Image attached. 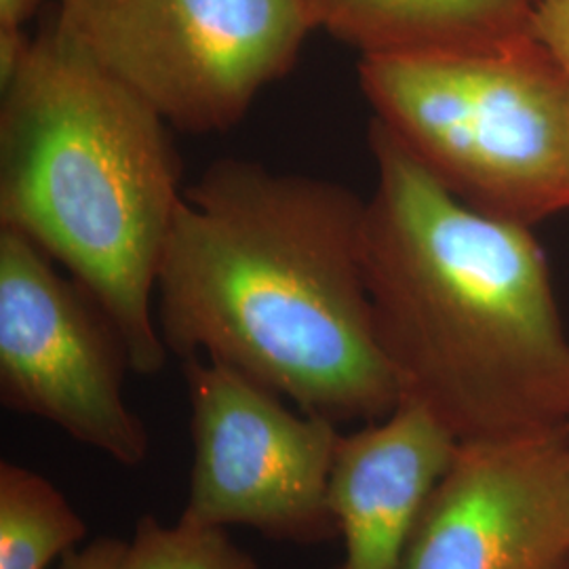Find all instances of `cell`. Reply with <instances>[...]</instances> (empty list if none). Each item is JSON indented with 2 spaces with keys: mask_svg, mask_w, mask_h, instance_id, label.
Masks as SVG:
<instances>
[{
  "mask_svg": "<svg viewBox=\"0 0 569 569\" xmlns=\"http://www.w3.org/2000/svg\"><path fill=\"white\" fill-rule=\"evenodd\" d=\"M359 82L373 121L462 203L529 228L569 211V70L533 37L361 58Z\"/></svg>",
  "mask_w": 569,
  "mask_h": 569,
  "instance_id": "obj_4",
  "label": "cell"
},
{
  "mask_svg": "<svg viewBox=\"0 0 569 569\" xmlns=\"http://www.w3.org/2000/svg\"><path fill=\"white\" fill-rule=\"evenodd\" d=\"M460 441L425 407L401 401L380 422L342 435L329 477V507L345 555L331 569H399L428 496Z\"/></svg>",
  "mask_w": 569,
  "mask_h": 569,
  "instance_id": "obj_9",
  "label": "cell"
},
{
  "mask_svg": "<svg viewBox=\"0 0 569 569\" xmlns=\"http://www.w3.org/2000/svg\"><path fill=\"white\" fill-rule=\"evenodd\" d=\"M84 536L81 515L47 477L0 462V569H47Z\"/></svg>",
  "mask_w": 569,
  "mask_h": 569,
  "instance_id": "obj_11",
  "label": "cell"
},
{
  "mask_svg": "<svg viewBox=\"0 0 569 569\" xmlns=\"http://www.w3.org/2000/svg\"><path fill=\"white\" fill-rule=\"evenodd\" d=\"M312 28L361 58L470 53L533 37L536 0H302Z\"/></svg>",
  "mask_w": 569,
  "mask_h": 569,
  "instance_id": "obj_10",
  "label": "cell"
},
{
  "mask_svg": "<svg viewBox=\"0 0 569 569\" xmlns=\"http://www.w3.org/2000/svg\"><path fill=\"white\" fill-rule=\"evenodd\" d=\"M559 569H569V559L568 561H566V563H563V566H561V568Z\"/></svg>",
  "mask_w": 569,
  "mask_h": 569,
  "instance_id": "obj_16",
  "label": "cell"
},
{
  "mask_svg": "<svg viewBox=\"0 0 569 569\" xmlns=\"http://www.w3.org/2000/svg\"><path fill=\"white\" fill-rule=\"evenodd\" d=\"M366 204L321 178L211 164L183 188L161 258L167 350L228 366L338 427L385 420L403 397L367 289Z\"/></svg>",
  "mask_w": 569,
  "mask_h": 569,
  "instance_id": "obj_1",
  "label": "cell"
},
{
  "mask_svg": "<svg viewBox=\"0 0 569 569\" xmlns=\"http://www.w3.org/2000/svg\"><path fill=\"white\" fill-rule=\"evenodd\" d=\"M0 84V226L39 244L102 308L133 373H159L169 350L152 302L183 197L167 121L51 16Z\"/></svg>",
  "mask_w": 569,
  "mask_h": 569,
  "instance_id": "obj_3",
  "label": "cell"
},
{
  "mask_svg": "<svg viewBox=\"0 0 569 569\" xmlns=\"http://www.w3.org/2000/svg\"><path fill=\"white\" fill-rule=\"evenodd\" d=\"M531 32L569 70V0H536Z\"/></svg>",
  "mask_w": 569,
  "mask_h": 569,
  "instance_id": "obj_13",
  "label": "cell"
},
{
  "mask_svg": "<svg viewBox=\"0 0 569 569\" xmlns=\"http://www.w3.org/2000/svg\"><path fill=\"white\" fill-rule=\"evenodd\" d=\"M47 2L63 0H0V32H23V23Z\"/></svg>",
  "mask_w": 569,
  "mask_h": 569,
  "instance_id": "obj_15",
  "label": "cell"
},
{
  "mask_svg": "<svg viewBox=\"0 0 569 569\" xmlns=\"http://www.w3.org/2000/svg\"><path fill=\"white\" fill-rule=\"evenodd\" d=\"M129 540L100 536L84 549L70 550L61 557L60 569H124Z\"/></svg>",
  "mask_w": 569,
  "mask_h": 569,
  "instance_id": "obj_14",
  "label": "cell"
},
{
  "mask_svg": "<svg viewBox=\"0 0 569 569\" xmlns=\"http://www.w3.org/2000/svg\"><path fill=\"white\" fill-rule=\"evenodd\" d=\"M367 143L363 268L401 401L460 443L566 430L569 338L531 228L456 199L385 124Z\"/></svg>",
  "mask_w": 569,
  "mask_h": 569,
  "instance_id": "obj_2",
  "label": "cell"
},
{
  "mask_svg": "<svg viewBox=\"0 0 569 569\" xmlns=\"http://www.w3.org/2000/svg\"><path fill=\"white\" fill-rule=\"evenodd\" d=\"M127 348L102 308L18 230L0 226V401L124 468L150 435L124 401Z\"/></svg>",
  "mask_w": 569,
  "mask_h": 569,
  "instance_id": "obj_7",
  "label": "cell"
},
{
  "mask_svg": "<svg viewBox=\"0 0 569 569\" xmlns=\"http://www.w3.org/2000/svg\"><path fill=\"white\" fill-rule=\"evenodd\" d=\"M124 569H260L258 561L234 545L224 529L192 528L178 521L164 526L142 515L129 540Z\"/></svg>",
  "mask_w": 569,
  "mask_h": 569,
  "instance_id": "obj_12",
  "label": "cell"
},
{
  "mask_svg": "<svg viewBox=\"0 0 569 569\" xmlns=\"http://www.w3.org/2000/svg\"><path fill=\"white\" fill-rule=\"evenodd\" d=\"M51 20L188 133L232 129L315 30L302 0H63Z\"/></svg>",
  "mask_w": 569,
  "mask_h": 569,
  "instance_id": "obj_5",
  "label": "cell"
},
{
  "mask_svg": "<svg viewBox=\"0 0 569 569\" xmlns=\"http://www.w3.org/2000/svg\"><path fill=\"white\" fill-rule=\"evenodd\" d=\"M568 432H569V427H568Z\"/></svg>",
  "mask_w": 569,
  "mask_h": 569,
  "instance_id": "obj_17",
  "label": "cell"
},
{
  "mask_svg": "<svg viewBox=\"0 0 569 569\" xmlns=\"http://www.w3.org/2000/svg\"><path fill=\"white\" fill-rule=\"evenodd\" d=\"M182 363L192 468L180 521L243 526L298 547L340 538L329 507L338 425L293 413L279 395L218 361L190 357Z\"/></svg>",
  "mask_w": 569,
  "mask_h": 569,
  "instance_id": "obj_6",
  "label": "cell"
},
{
  "mask_svg": "<svg viewBox=\"0 0 569 569\" xmlns=\"http://www.w3.org/2000/svg\"><path fill=\"white\" fill-rule=\"evenodd\" d=\"M569 559V432L460 443L399 569H559Z\"/></svg>",
  "mask_w": 569,
  "mask_h": 569,
  "instance_id": "obj_8",
  "label": "cell"
}]
</instances>
